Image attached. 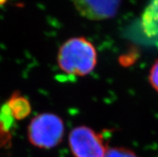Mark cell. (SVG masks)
I'll return each mask as SVG.
<instances>
[{
	"label": "cell",
	"mask_w": 158,
	"mask_h": 157,
	"mask_svg": "<svg viewBox=\"0 0 158 157\" xmlns=\"http://www.w3.org/2000/svg\"><path fill=\"white\" fill-rule=\"evenodd\" d=\"M57 62L64 73L82 77L95 69L97 52L94 45L86 38H71L59 49Z\"/></svg>",
	"instance_id": "6da1fadb"
},
{
	"label": "cell",
	"mask_w": 158,
	"mask_h": 157,
	"mask_svg": "<svg viewBox=\"0 0 158 157\" xmlns=\"http://www.w3.org/2000/svg\"><path fill=\"white\" fill-rule=\"evenodd\" d=\"M64 123L53 113L45 112L31 119L27 128V137L32 145L43 149H51L62 142Z\"/></svg>",
	"instance_id": "7a4b0ae2"
},
{
	"label": "cell",
	"mask_w": 158,
	"mask_h": 157,
	"mask_svg": "<svg viewBox=\"0 0 158 157\" xmlns=\"http://www.w3.org/2000/svg\"><path fill=\"white\" fill-rule=\"evenodd\" d=\"M68 144L75 157H104L108 149L102 134L84 125L71 131Z\"/></svg>",
	"instance_id": "3957f363"
},
{
	"label": "cell",
	"mask_w": 158,
	"mask_h": 157,
	"mask_svg": "<svg viewBox=\"0 0 158 157\" xmlns=\"http://www.w3.org/2000/svg\"><path fill=\"white\" fill-rule=\"evenodd\" d=\"M119 1H76L74 6L83 17L90 20L113 18L120 7Z\"/></svg>",
	"instance_id": "277c9868"
},
{
	"label": "cell",
	"mask_w": 158,
	"mask_h": 157,
	"mask_svg": "<svg viewBox=\"0 0 158 157\" xmlns=\"http://www.w3.org/2000/svg\"><path fill=\"white\" fill-rule=\"evenodd\" d=\"M5 104L14 119L21 120L25 119L31 112L30 101L19 92L12 94Z\"/></svg>",
	"instance_id": "5b68a950"
},
{
	"label": "cell",
	"mask_w": 158,
	"mask_h": 157,
	"mask_svg": "<svg viewBox=\"0 0 158 157\" xmlns=\"http://www.w3.org/2000/svg\"><path fill=\"white\" fill-rule=\"evenodd\" d=\"M142 27L149 38H158V1L149 4L142 16Z\"/></svg>",
	"instance_id": "8992f818"
},
{
	"label": "cell",
	"mask_w": 158,
	"mask_h": 157,
	"mask_svg": "<svg viewBox=\"0 0 158 157\" xmlns=\"http://www.w3.org/2000/svg\"><path fill=\"white\" fill-rule=\"evenodd\" d=\"M14 120L6 104L0 107V147L6 146L10 142L11 139L10 128Z\"/></svg>",
	"instance_id": "52a82bcc"
},
{
	"label": "cell",
	"mask_w": 158,
	"mask_h": 157,
	"mask_svg": "<svg viewBox=\"0 0 158 157\" xmlns=\"http://www.w3.org/2000/svg\"><path fill=\"white\" fill-rule=\"evenodd\" d=\"M104 157H139L132 150L124 147H111L108 148Z\"/></svg>",
	"instance_id": "ba28073f"
},
{
	"label": "cell",
	"mask_w": 158,
	"mask_h": 157,
	"mask_svg": "<svg viewBox=\"0 0 158 157\" xmlns=\"http://www.w3.org/2000/svg\"><path fill=\"white\" fill-rule=\"evenodd\" d=\"M148 80L152 88L158 92V60L155 62L151 68Z\"/></svg>",
	"instance_id": "9c48e42d"
}]
</instances>
